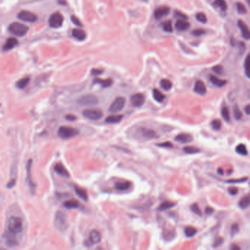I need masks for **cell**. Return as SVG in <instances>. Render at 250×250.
<instances>
[{"label":"cell","mask_w":250,"mask_h":250,"mask_svg":"<svg viewBox=\"0 0 250 250\" xmlns=\"http://www.w3.org/2000/svg\"><path fill=\"white\" fill-rule=\"evenodd\" d=\"M7 230L13 235L19 234L23 230L22 219L18 216H11L7 221Z\"/></svg>","instance_id":"cell-1"},{"label":"cell","mask_w":250,"mask_h":250,"mask_svg":"<svg viewBox=\"0 0 250 250\" xmlns=\"http://www.w3.org/2000/svg\"><path fill=\"white\" fill-rule=\"evenodd\" d=\"M8 30H9V32L11 34L14 35L18 37H23L27 33L29 28L25 24L18 23V22H14V23L10 24L9 27H8Z\"/></svg>","instance_id":"cell-2"},{"label":"cell","mask_w":250,"mask_h":250,"mask_svg":"<svg viewBox=\"0 0 250 250\" xmlns=\"http://www.w3.org/2000/svg\"><path fill=\"white\" fill-rule=\"evenodd\" d=\"M54 227L59 231L63 232L66 229L67 222V217L65 214L62 211H57L55 214L54 221Z\"/></svg>","instance_id":"cell-3"},{"label":"cell","mask_w":250,"mask_h":250,"mask_svg":"<svg viewBox=\"0 0 250 250\" xmlns=\"http://www.w3.org/2000/svg\"><path fill=\"white\" fill-rule=\"evenodd\" d=\"M57 134H58V136L60 138L67 139L76 136L79 134V132H78L77 129L73 128V127L62 126L59 127Z\"/></svg>","instance_id":"cell-4"},{"label":"cell","mask_w":250,"mask_h":250,"mask_svg":"<svg viewBox=\"0 0 250 250\" xmlns=\"http://www.w3.org/2000/svg\"><path fill=\"white\" fill-rule=\"evenodd\" d=\"M126 98L124 97H122V96L117 97L109 107L108 111L111 113H117V112L122 111L126 105Z\"/></svg>","instance_id":"cell-5"},{"label":"cell","mask_w":250,"mask_h":250,"mask_svg":"<svg viewBox=\"0 0 250 250\" xmlns=\"http://www.w3.org/2000/svg\"><path fill=\"white\" fill-rule=\"evenodd\" d=\"M98 101L97 96L93 94H87L77 100V103L81 106H95L98 104Z\"/></svg>","instance_id":"cell-6"},{"label":"cell","mask_w":250,"mask_h":250,"mask_svg":"<svg viewBox=\"0 0 250 250\" xmlns=\"http://www.w3.org/2000/svg\"><path fill=\"white\" fill-rule=\"evenodd\" d=\"M63 21H64L63 16L59 12H56L50 16L49 19V24L52 28H59L62 26Z\"/></svg>","instance_id":"cell-7"},{"label":"cell","mask_w":250,"mask_h":250,"mask_svg":"<svg viewBox=\"0 0 250 250\" xmlns=\"http://www.w3.org/2000/svg\"><path fill=\"white\" fill-rule=\"evenodd\" d=\"M84 117L91 120H100L103 117V112L98 109H87L82 112Z\"/></svg>","instance_id":"cell-8"},{"label":"cell","mask_w":250,"mask_h":250,"mask_svg":"<svg viewBox=\"0 0 250 250\" xmlns=\"http://www.w3.org/2000/svg\"><path fill=\"white\" fill-rule=\"evenodd\" d=\"M17 17L19 18L20 20H21V21L26 22H30V23L35 22L37 20H38V16H37L35 14L32 13V12L30 11H23L20 12V13L18 14Z\"/></svg>","instance_id":"cell-9"},{"label":"cell","mask_w":250,"mask_h":250,"mask_svg":"<svg viewBox=\"0 0 250 250\" xmlns=\"http://www.w3.org/2000/svg\"><path fill=\"white\" fill-rule=\"evenodd\" d=\"M145 96L142 93H135L131 97V104L134 107H140L145 103Z\"/></svg>","instance_id":"cell-10"},{"label":"cell","mask_w":250,"mask_h":250,"mask_svg":"<svg viewBox=\"0 0 250 250\" xmlns=\"http://www.w3.org/2000/svg\"><path fill=\"white\" fill-rule=\"evenodd\" d=\"M101 241V233L98 232L96 229L92 230L89 235V239H88V243L90 245L97 244Z\"/></svg>","instance_id":"cell-11"},{"label":"cell","mask_w":250,"mask_h":250,"mask_svg":"<svg viewBox=\"0 0 250 250\" xmlns=\"http://www.w3.org/2000/svg\"><path fill=\"white\" fill-rule=\"evenodd\" d=\"M169 11H170V9H169V7H167V6L159 7L155 10L154 17L156 19H160V18L167 16L169 13Z\"/></svg>","instance_id":"cell-12"},{"label":"cell","mask_w":250,"mask_h":250,"mask_svg":"<svg viewBox=\"0 0 250 250\" xmlns=\"http://www.w3.org/2000/svg\"><path fill=\"white\" fill-rule=\"evenodd\" d=\"M194 91L198 95H205L207 92V88L203 81H201V80H197L195 82V85H194Z\"/></svg>","instance_id":"cell-13"},{"label":"cell","mask_w":250,"mask_h":250,"mask_svg":"<svg viewBox=\"0 0 250 250\" xmlns=\"http://www.w3.org/2000/svg\"><path fill=\"white\" fill-rule=\"evenodd\" d=\"M238 26L240 30H241L243 38H244L246 40H249L250 38V32L249 27H248L247 24H246L243 21H241V20H239V21H238Z\"/></svg>","instance_id":"cell-14"},{"label":"cell","mask_w":250,"mask_h":250,"mask_svg":"<svg viewBox=\"0 0 250 250\" xmlns=\"http://www.w3.org/2000/svg\"><path fill=\"white\" fill-rule=\"evenodd\" d=\"M175 29L178 31H186L190 27V24L188 21H186V19H178L177 21L175 22Z\"/></svg>","instance_id":"cell-15"},{"label":"cell","mask_w":250,"mask_h":250,"mask_svg":"<svg viewBox=\"0 0 250 250\" xmlns=\"http://www.w3.org/2000/svg\"><path fill=\"white\" fill-rule=\"evenodd\" d=\"M192 139H193V137H192V135L189 134H186V133L179 134L175 137V140L176 142L181 143H188L192 142Z\"/></svg>","instance_id":"cell-16"},{"label":"cell","mask_w":250,"mask_h":250,"mask_svg":"<svg viewBox=\"0 0 250 250\" xmlns=\"http://www.w3.org/2000/svg\"><path fill=\"white\" fill-rule=\"evenodd\" d=\"M18 44L17 39L15 38H9L6 40L5 45L3 46V49L5 51H9L15 48Z\"/></svg>","instance_id":"cell-17"},{"label":"cell","mask_w":250,"mask_h":250,"mask_svg":"<svg viewBox=\"0 0 250 250\" xmlns=\"http://www.w3.org/2000/svg\"><path fill=\"white\" fill-rule=\"evenodd\" d=\"M54 171L58 174V175H60L62 176H64V177H69L70 174L68 173V171L67 170L66 168H65L64 166H63L62 164L60 163H57L54 165Z\"/></svg>","instance_id":"cell-18"},{"label":"cell","mask_w":250,"mask_h":250,"mask_svg":"<svg viewBox=\"0 0 250 250\" xmlns=\"http://www.w3.org/2000/svg\"><path fill=\"white\" fill-rule=\"evenodd\" d=\"M72 36L76 39V40H79V41H82V40H85L86 39L87 35H86V32L82 30L74 29L72 31Z\"/></svg>","instance_id":"cell-19"},{"label":"cell","mask_w":250,"mask_h":250,"mask_svg":"<svg viewBox=\"0 0 250 250\" xmlns=\"http://www.w3.org/2000/svg\"><path fill=\"white\" fill-rule=\"evenodd\" d=\"M123 118V114H115V115H109L106 118L105 122L106 123L109 124H115L119 123L121 122V120Z\"/></svg>","instance_id":"cell-20"},{"label":"cell","mask_w":250,"mask_h":250,"mask_svg":"<svg viewBox=\"0 0 250 250\" xmlns=\"http://www.w3.org/2000/svg\"><path fill=\"white\" fill-rule=\"evenodd\" d=\"M93 83L98 84V85H101L102 87L106 88V87H109L110 86L112 85V84H113V80H112V79H98V78H96V79H94Z\"/></svg>","instance_id":"cell-21"},{"label":"cell","mask_w":250,"mask_h":250,"mask_svg":"<svg viewBox=\"0 0 250 250\" xmlns=\"http://www.w3.org/2000/svg\"><path fill=\"white\" fill-rule=\"evenodd\" d=\"M132 186V183L130 181H120L117 182L114 187L118 191H126Z\"/></svg>","instance_id":"cell-22"},{"label":"cell","mask_w":250,"mask_h":250,"mask_svg":"<svg viewBox=\"0 0 250 250\" xmlns=\"http://www.w3.org/2000/svg\"><path fill=\"white\" fill-rule=\"evenodd\" d=\"M210 81L213 85L216 86V87H222L227 84L226 80L219 79V78L215 76L214 75L210 76Z\"/></svg>","instance_id":"cell-23"},{"label":"cell","mask_w":250,"mask_h":250,"mask_svg":"<svg viewBox=\"0 0 250 250\" xmlns=\"http://www.w3.org/2000/svg\"><path fill=\"white\" fill-rule=\"evenodd\" d=\"M153 98H154L155 101H157L158 103H162V102L164 101L165 98H166V96L164 94H163L158 89L153 90Z\"/></svg>","instance_id":"cell-24"},{"label":"cell","mask_w":250,"mask_h":250,"mask_svg":"<svg viewBox=\"0 0 250 250\" xmlns=\"http://www.w3.org/2000/svg\"><path fill=\"white\" fill-rule=\"evenodd\" d=\"M31 167H32V160H29L28 162H27V164H26V172H27V181H28V183H29V185H30V187H32V188H35V184L32 181V175H31Z\"/></svg>","instance_id":"cell-25"},{"label":"cell","mask_w":250,"mask_h":250,"mask_svg":"<svg viewBox=\"0 0 250 250\" xmlns=\"http://www.w3.org/2000/svg\"><path fill=\"white\" fill-rule=\"evenodd\" d=\"M142 134L145 137L148 139L156 138L158 137L155 131L149 128H142Z\"/></svg>","instance_id":"cell-26"},{"label":"cell","mask_w":250,"mask_h":250,"mask_svg":"<svg viewBox=\"0 0 250 250\" xmlns=\"http://www.w3.org/2000/svg\"><path fill=\"white\" fill-rule=\"evenodd\" d=\"M74 190L76 192V194L80 198H81L84 200H87L88 195L86 190H85L82 188H80L77 186H74Z\"/></svg>","instance_id":"cell-27"},{"label":"cell","mask_w":250,"mask_h":250,"mask_svg":"<svg viewBox=\"0 0 250 250\" xmlns=\"http://www.w3.org/2000/svg\"><path fill=\"white\" fill-rule=\"evenodd\" d=\"M175 202H171V201H164L160 205L159 207V211H167L168 209H170L175 206Z\"/></svg>","instance_id":"cell-28"},{"label":"cell","mask_w":250,"mask_h":250,"mask_svg":"<svg viewBox=\"0 0 250 250\" xmlns=\"http://www.w3.org/2000/svg\"><path fill=\"white\" fill-rule=\"evenodd\" d=\"M63 206L67 209H74L79 208V202L76 200H69L65 201Z\"/></svg>","instance_id":"cell-29"},{"label":"cell","mask_w":250,"mask_h":250,"mask_svg":"<svg viewBox=\"0 0 250 250\" xmlns=\"http://www.w3.org/2000/svg\"><path fill=\"white\" fill-rule=\"evenodd\" d=\"M160 85L162 87V89L166 91L170 90L172 87H173V83H172V81L170 80L167 79H161V81H160Z\"/></svg>","instance_id":"cell-30"},{"label":"cell","mask_w":250,"mask_h":250,"mask_svg":"<svg viewBox=\"0 0 250 250\" xmlns=\"http://www.w3.org/2000/svg\"><path fill=\"white\" fill-rule=\"evenodd\" d=\"M30 79L29 77H24L21 79L20 80L16 82V87H17L18 89H24L26 86L28 85V84L30 83Z\"/></svg>","instance_id":"cell-31"},{"label":"cell","mask_w":250,"mask_h":250,"mask_svg":"<svg viewBox=\"0 0 250 250\" xmlns=\"http://www.w3.org/2000/svg\"><path fill=\"white\" fill-rule=\"evenodd\" d=\"M235 152L238 153L239 155H243V156H246V155H248L247 148L244 144L238 145L236 147H235Z\"/></svg>","instance_id":"cell-32"},{"label":"cell","mask_w":250,"mask_h":250,"mask_svg":"<svg viewBox=\"0 0 250 250\" xmlns=\"http://www.w3.org/2000/svg\"><path fill=\"white\" fill-rule=\"evenodd\" d=\"M249 196H244L240 200V201L238 202V206L241 209H247V208H249Z\"/></svg>","instance_id":"cell-33"},{"label":"cell","mask_w":250,"mask_h":250,"mask_svg":"<svg viewBox=\"0 0 250 250\" xmlns=\"http://www.w3.org/2000/svg\"><path fill=\"white\" fill-rule=\"evenodd\" d=\"M222 116L226 122L230 121V113L227 106H223L222 109Z\"/></svg>","instance_id":"cell-34"},{"label":"cell","mask_w":250,"mask_h":250,"mask_svg":"<svg viewBox=\"0 0 250 250\" xmlns=\"http://www.w3.org/2000/svg\"><path fill=\"white\" fill-rule=\"evenodd\" d=\"M183 151L188 154H194L200 152V150L194 146H186L183 147Z\"/></svg>","instance_id":"cell-35"},{"label":"cell","mask_w":250,"mask_h":250,"mask_svg":"<svg viewBox=\"0 0 250 250\" xmlns=\"http://www.w3.org/2000/svg\"><path fill=\"white\" fill-rule=\"evenodd\" d=\"M184 233H185V235L188 238H192L196 235L197 229L193 227L188 226L186 227L185 230H184Z\"/></svg>","instance_id":"cell-36"},{"label":"cell","mask_w":250,"mask_h":250,"mask_svg":"<svg viewBox=\"0 0 250 250\" xmlns=\"http://www.w3.org/2000/svg\"><path fill=\"white\" fill-rule=\"evenodd\" d=\"M214 4L217 7L220 8L222 11H225L227 9V5L225 0H215Z\"/></svg>","instance_id":"cell-37"},{"label":"cell","mask_w":250,"mask_h":250,"mask_svg":"<svg viewBox=\"0 0 250 250\" xmlns=\"http://www.w3.org/2000/svg\"><path fill=\"white\" fill-rule=\"evenodd\" d=\"M163 30L167 32H173V26L170 20H167L163 23Z\"/></svg>","instance_id":"cell-38"},{"label":"cell","mask_w":250,"mask_h":250,"mask_svg":"<svg viewBox=\"0 0 250 250\" xmlns=\"http://www.w3.org/2000/svg\"><path fill=\"white\" fill-rule=\"evenodd\" d=\"M244 71L245 74L247 76V78L250 77L249 73H250V59H249V54L247 55V58L245 59L244 62Z\"/></svg>","instance_id":"cell-39"},{"label":"cell","mask_w":250,"mask_h":250,"mask_svg":"<svg viewBox=\"0 0 250 250\" xmlns=\"http://www.w3.org/2000/svg\"><path fill=\"white\" fill-rule=\"evenodd\" d=\"M196 19L200 23H206L207 21H208V18H207V16L206 14L202 12H199L196 14Z\"/></svg>","instance_id":"cell-40"},{"label":"cell","mask_w":250,"mask_h":250,"mask_svg":"<svg viewBox=\"0 0 250 250\" xmlns=\"http://www.w3.org/2000/svg\"><path fill=\"white\" fill-rule=\"evenodd\" d=\"M236 8L238 13L240 14H247V9L245 7V5L241 2H237L236 3Z\"/></svg>","instance_id":"cell-41"},{"label":"cell","mask_w":250,"mask_h":250,"mask_svg":"<svg viewBox=\"0 0 250 250\" xmlns=\"http://www.w3.org/2000/svg\"><path fill=\"white\" fill-rule=\"evenodd\" d=\"M211 125L213 129H214V130H216V131L220 130L221 128H222V123H221V121L219 120H212Z\"/></svg>","instance_id":"cell-42"},{"label":"cell","mask_w":250,"mask_h":250,"mask_svg":"<svg viewBox=\"0 0 250 250\" xmlns=\"http://www.w3.org/2000/svg\"><path fill=\"white\" fill-rule=\"evenodd\" d=\"M234 117H235V120H241L243 117L242 112H241V111L240 110V109L238 106H235L234 107Z\"/></svg>","instance_id":"cell-43"},{"label":"cell","mask_w":250,"mask_h":250,"mask_svg":"<svg viewBox=\"0 0 250 250\" xmlns=\"http://www.w3.org/2000/svg\"><path fill=\"white\" fill-rule=\"evenodd\" d=\"M191 210L192 211V212L194 213V214L197 215H198V216H202V213L201 211V210H200V207H199V206L197 203H194L191 206Z\"/></svg>","instance_id":"cell-44"},{"label":"cell","mask_w":250,"mask_h":250,"mask_svg":"<svg viewBox=\"0 0 250 250\" xmlns=\"http://www.w3.org/2000/svg\"><path fill=\"white\" fill-rule=\"evenodd\" d=\"M248 178H241V179H232V180H229V181H226L227 183H243V182L247 181Z\"/></svg>","instance_id":"cell-45"},{"label":"cell","mask_w":250,"mask_h":250,"mask_svg":"<svg viewBox=\"0 0 250 250\" xmlns=\"http://www.w3.org/2000/svg\"><path fill=\"white\" fill-rule=\"evenodd\" d=\"M205 33H206V30H202V29H196V30H194V31L192 32V35L195 37L201 36Z\"/></svg>","instance_id":"cell-46"},{"label":"cell","mask_w":250,"mask_h":250,"mask_svg":"<svg viewBox=\"0 0 250 250\" xmlns=\"http://www.w3.org/2000/svg\"><path fill=\"white\" fill-rule=\"evenodd\" d=\"M6 245H7L8 247H13L17 246L18 243L15 239H11V238H7L6 240Z\"/></svg>","instance_id":"cell-47"},{"label":"cell","mask_w":250,"mask_h":250,"mask_svg":"<svg viewBox=\"0 0 250 250\" xmlns=\"http://www.w3.org/2000/svg\"><path fill=\"white\" fill-rule=\"evenodd\" d=\"M157 146L161 147H166V148H171V147H173V143L170 142H161V143H158L156 144Z\"/></svg>","instance_id":"cell-48"},{"label":"cell","mask_w":250,"mask_h":250,"mask_svg":"<svg viewBox=\"0 0 250 250\" xmlns=\"http://www.w3.org/2000/svg\"><path fill=\"white\" fill-rule=\"evenodd\" d=\"M238 230H239L238 225L237 224H233L232 225V227H231V230H230L231 235H232V236H234L235 235H236L237 233H238Z\"/></svg>","instance_id":"cell-49"},{"label":"cell","mask_w":250,"mask_h":250,"mask_svg":"<svg viewBox=\"0 0 250 250\" xmlns=\"http://www.w3.org/2000/svg\"><path fill=\"white\" fill-rule=\"evenodd\" d=\"M223 242H224V240H223L222 238H217L215 240L214 245H213V247L214 248H217L219 247H220L221 245L222 244Z\"/></svg>","instance_id":"cell-50"},{"label":"cell","mask_w":250,"mask_h":250,"mask_svg":"<svg viewBox=\"0 0 250 250\" xmlns=\"http://www.w3.org/2000/svg\"><path fill=\"white\" fill-rule=\"evenodd\" d=\"M213 71H214L216 73H217V74L221 75L223 74L224 70H223V67L222 65H216V66L213 67Z\"/></svg>","instance_id":"cell-51"},{"label":"cell","mask_w":250,"mask_h":250,"mask_svg":"<svg viewBox=\"0 0 250 250\" xmlns=\"http://www.w3.org/2000/svg\"><path fill=\"white\" fill-rule=\"evenodd\" d=\"M71 21H72L73 23L75 24V25H76L78 26H83L82 24H81V22L80 21V20L77 17H76L75 16H71Z\"/></svg>","instance_id":"cell-52"},{"label":"cell","mask_w":250,"mask_h":250,"mask_svg":"<svg viewBox=\"0 0 250 250\" xmlns=\"http://www.w3.org/2000/svg\"><path fill=\"white\" fill-rule=\"evenodd\" d=\"M228 192L231 195H236L238 192V188L235 187V186H230L228 188Z\"/></svg>","instance_id":"cell-53"},{"label":"cell","mask_w":250,"mask_h":250,"mask_svg":"<svg viewBox=\"0 0 250 250\" xmlns=\"http://www.w3.org/2000/svg\"><path fill=\"white\" fill-rule=\"evenodd\" d=\"M214 209L211 208V207H207L206 208V214L208 215V216H211V215L214 214Z\"/></svg>","instance_id":"cell-54"},{"label":"cell","mask_w":250,"mask_h":250,"mask_svg":"<svg viewBox=\"0 0 250 250\" xmlns=\"http://www.w3.org/2000/svg\"><path fill=\"white\" fill-rule=\"evenodd\" d=\"M91 73L93 75L97 76V75L101 74V73H103V71H102V70H99V69H93L92 70Z\"/></svg>","instance_id":"cell-55"},{"label":"cell","mask_w":250,"mask_h":250,"mask_svg":"<svg viewBox=\"0 0 250 250\" xmlns=\"http://www.w3.org/2000/svg\"><path fill=\"white\" fill-rule=\"evenodd\" d=\"M66 119L70 120V121H74V120H76V117L73 115V114H67L66 116Z\"/></svg>","instance_id":"cell-56"},{"label":"cell","mask_w":250,"mask_h":250,"mask_svg":"<svg viewBox=\"0 0 250 250\" xmlns=\"http://www.w3.org/2000/svg\"><path fill=\"white\" fill-rule=\"evenodd\" d=\"M176 15H177L178 17H180V18H182V19H187V16L186 15H184L181 13V12H176Z\"/></svg>","instance_id":"cell-57"},{"label":"cell","mask_w":250,"mask_h":250,"mask_svg":"<svg viewBox=\"0 0 250 250\" xmlns=\"http://www.w3.org/2000/svg\"><path fill=\"white\" fill-rule=\"evenodd\" d=\"M15 182H16V181H15V179H12L11 181L9 182V183H7V186L8 188H12V187H13L14 186V185H15Z\"/></svg>","instance_id":"cell-58"},{"label":"cell","mask_w":250,"mask_h":250,"mask_svg":"<svg viewBox=\"0 0 250 250\" xmlns=\"http://www.w3.org/2000/svg\"><path fill=\"white\" fill-rule=\"evenodd\" d=\"M229 249H232V250H240L241 249V248H240L238 246H237L235 244H233V245H231V247H229Z\"/></svg>","instance_id":"cell-59"},{"label":"cell","mask_w":250,"mask_h":250,"mask_svg":"<svg viewBox=\"0 0 250 250\" xmlns=\"http://www.w3.org/2000/svg\"><path fill=\"white\" fill-rule=\"evenodd\" d=\"M217 173H218L219 175H222L223 174H224V170L222 169V168H219V169H217Z\"/></svg>","instance_id":"cell-60"},{"label":"cell","mask_w":250,"mask_h":250,"mask_svg":"<svg viewBox=\"0 0 250 250\" xmlns=\"http://www.w3.org/2000/svg\"><path fill=\"white\" fill-rule=\"evenodd\" d=\"M245 112H246V114H247V115H249V114H250V113H249V104L246 106V107H245Z\"/></svg>","instance_id":"cell-61"},{"label":"cell","mask_w":250,"mask_h":250,"mask_svg":"<svg viewBox=\"0 0 250 250\" xmlns=\"http://www.w3.org/2000/svg\"><path fill=\"white\" fill-rule=\"evenodd\" d=\"M247 2L248 3H249V0H247Z\"/></svg>","instance_id":"cell-62"}]
</instances>
